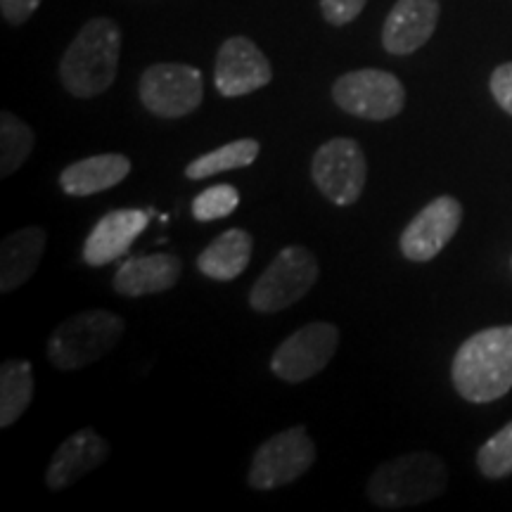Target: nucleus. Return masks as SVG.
Returning a JSON list of instances; mask_svg holds the SVG:
<instances>
[{"instance_id": "1", "label": "nucleus", "mask_w": 512, "mask_h": 512, "mask_svg": "<svg viewBox=\"0 0 512 512\" xmlns=\"http://www.w3.org/2000/svg\"><path fill=\"white\" fill-rule=\"evenodd\" d=\"M451 380L470 403H491L512 389V325L479 330L453 356Z\"/></svg>"}, {"instance_id": "2", "label": "nucleus", "mask_w": 512, "mask_h": 512, "mask_svg": "<svg viewBox=\"0 0 512 512\" xmlns=\"http://www.w3.org/2000/svg\"><path fill=\"white\" fill-rule=\"evenodd\" d=\"M121 29L110 17H93L62 55L60 79L74 98H95L117 79Z\"/></svg>"}, {"instance_id": "3", "label": "nucleus", "mask_w": 512, "mask_h": 512, "mask_svg": "<svg viewBox=\"0 0 512 512\" xmlns=\"http://www.w3.org/2000/svg\"><path fill=\"white\" fill-rule=\"evenodd\" d=\"M448 486L446 463L430 451H415L382 463L370 477L366 494L382 510H401L432 501Z\"/></svg>"}, {"instance_id": "4", "label": "nucleus", "mask_w": 512, "mask_h": 512, "mask_svg": "<svg viewBox=\"0 0 512 512\" xmlns=\"http://www.w3.org/2000/svg\"><path fill=\"white\" fill-rule=\"evenodd\" d=\"M126 323L105 309L81 311L57 325L48 339V358L57 370H81L112 351L124 337Z\"/></svg>"}, {"instance_id": "5", "label": "nucleus", "mask_w": 512, "mask_h": 512, "mask_svg": "<svg viewBox=\"0 0 512 512\" xmlns=\"http://www.w3.org/2000/svg\"><path fill=\"white\" fill-rule=\"evenodd\" d=\"M318 273V261L311 249L302 245L280 249L249 292V306L256 313L290 309L313 290V285L318 283Z\"/></svg>"}, {"instance_id": "6", "label": "nucleus", "mask_w": 512, "mask_h": 512, "mask_svg": "<svg viewBox=\"0 0 512 512\" xmlns=\"http://www.w3.org/2000/svg\"><path fill=\"white\" fill-rule=\"evenodd\" d=\"M311 178L325 200L337 207H351L366 190V152L354 138H332L313 155Z\"/></svg>"}, {"instance_id": "7", "label": "nucleus", "mask_w": 512, "mask_h": 512, "mask_svg": "<svg viewBox=\"0 0 512 512\" xmlns=\"http://www.w3.org/2000/svg\"><path fill=\"white\" fill-rule=\"evenodd\" d=\"M316 463V444L304 425L273 434L256 448L247 484L254 491H271L292 484Z\"/></svg>"}, {"instance_id": "8", "label": "nucleus", "mask_w": 512, "mask_h": 512, "mask_svg": "<svg viewBox=\"0 0 512 512\" xmlns=\"http://www.w3.org/2000/svg\"><path fill=\"white\" fill-rule=\"evenodd\" d=\"M332 100L342 112L366 121H387L401 114L406 88L382 69H356L332 83Z\"/></svg>"}, {"instance_id": "9", "label": "nucleus", "mask_w": 512, "mask_h": 512, "mask_svg": "<svg viewBox=\"0 0 512 512\" xmlns=\"http://www.w3.org/2000/svg\"><path fill=\"white\" fill-rule=\"evenodd\" d=\"M138 95L145 110L159 119L188 117L202 102V72L183 62L152 64L140 76Z\"/></svg>"}, {"instance_id": "10", "label": "nucleus", "mask_w": 512, "mask_h": 512, "mask_svg": "<svg viewBox=\"0 0 512 512\" xmlns=\"http://www.w3.org/2000/svg\"><path fill=\"white\" fill-rule=\"evenodd\" d=\"M337 347V325L325 323V320H313V323L292 332L273 351L271 373L283 382H304L318 375L320 370H325V366L335 358Z\"/></svg>"}, {"instance_id": "11", "label": "nucleus", "mask_w": 512, "mask_h": 512, "mask_svg": "<svg viewBox=\"0 0 512 512\" xmlns=\"http://www.w3.org/2000/svg\"><path fill=\"white\" fill-rule=\"evenodd\" d=\"M460 223H463V204L451 195L437 197L427 207H422L415 219L403 228L399 238L401 254L418 264L432 261L453 240Z\"/></svg>"}, {"instance_id": "12", "label": "nucleus", "mask_w": 512, "mask_h": 512, "mask_svg": "<svg viewBox=\"0 0 512 512\" xmlns=\"http://www.w3.org/2000/svg\"><path fill=\"white\" fill-rule=\"evenodd\" d=\"M273 81V67L261 48L245 36H233L219 48L214 67L216 91L223 98H240Z\"/></svg>"}, {"instance_id": "13", "label": "nucleus", "mask_w": 512, "mask_h": 512, "mask_svg": "<svg viewBox=\"0 0 512 512\" xmlns=\"http://www.w3.org/2000/svg\"><path fill=\"white\" fill-rule=\"evenodd\" d=\"M110 456V441L98 434L93 427H81L72 437L57 446L53 460L46 470V484L50 491H62L88 472L98 470Z\"/></svg>"}, {"instance_id": "14", "label": "nucleus", "mask_w": 512, "mask_h": 512, "mask_svg": "<svg viewBox=\"0 0 512 512\" xmlns=\"http://www.w3.org/2000/svg\"><path fill=\"white\" fill-rule=\"evenodd\" d=\"M150 214L152 211L143 209H114L102 216L83 245V261L88 266L100 268L121 259L147 228Z\"/></svg>"}, {"instance_id": "15", "label": "nucleus", "mask_w": 512, "mask_h": 512, "mask_svg": "<svg viewBox=\"0 0 512 512\" xmlns=\"http://www.w3.org/2000/svg\"><path fill=\"white\" fill-rule=\"evenodd\" d=\"M439 0H396L382 29V46L392 55H411L430 41L439 22Z\"/></svg>"}, {"instance_id": "16", "label": "nucleus", "mask_w": 512, "mask_h": 512, "mask_svg": "<svg viewBox=\"0 0 512 512\" xmlns=\"http://www.w3.org/2000/svg\"><path fill=\"white\" fill-rule=\"evenodd\" d=\"M181 273L183 264L174 254L131 256L119 266L112 287L121 297H147V294L174 290L181 280Z\"/></svg>"}, {"instance_id": "17", "label": "nucleus", "mask_w": 512, "mask_h": 512, "mask_svg": "<svg viewBox=\"0 0 512 512\" xmlns=\"http://www.w3.org/2000/svg\"><path fill=\"white\" fill-rule=\"evenodd\" d=\"M48 235L41 226H29L8 235L0 247V292L22 287L36 273L46 254Z\"/></svg>"}, {"instance_id": "18", "label": "nucleus", "mask_w": 512, "mask_h": 512, "mask_svg": "<svg viewBox=\"0 0 512 512\" xmlns=\"http://www.w3.org/2000/svg\"><path fill=\"white\" fill-rule=\"evenodd\" d=\"M131 174V159L117 152L79 159L60 174V188L69 197H91L119 185Z\"/></svg>"}, {"instance_id": "19", "label": "nucleus", "mask_w": 512, "mask_h": 512, "mask_svg": "<svg viewBox=\"0 0 512 512\" xmlns=\"http://www.w3.org/2000/svg\"><path fill=\"white\" fill-rule=\"evenodd\" d=\"M252 252V235L242 228H230L202 249L200 256H197V268L209 280L228 283V280H235L238 275L245 273L249 261H252Z\"/></svg>"}, {"instance_id": "20", "label": "nucleus", "mask_w": 512, "mask_h": 512, "mask_svg": "<svg viewBox=\"0 0 512 512\" xmlns=\"http://www.w3.org/2000/svg\"><path fill=\"white\" fill-rule=\"evenodd\" d=\"M34 399V368L29 361H5L0 368V427L22 418Z\"/></svg>"}, {"instance_id": "21", "label": "nucleus", "mask_w": 512, "mask_h": 512, "mask_svg": "<svg viewBox=\"0 0 512 512\" xmlns=\"http://www.w3.org/2000/svg\"><path fill=\"white\" fill-rule=\"evenodd\" d=\"M261 145L254 138H240L233 143L219 147V150L207 152L185 166V178L190 181H204L216 174H226V171L245 169V166L254 164L259 157Z\"/></svg>"}, {"instance_id": "22", "label": "nucleus", "mask_w": 512, "mask_h": 512, "mask_svg": "<svg viewBox=\"0 0 512 512\" xmlns=\"http://www.w3.org/2000/svg\"><path fill=\"white\" fill-rule=\"evenodd\" d=\"M34 150V131L15 114H0V176L8 178Z\"/></svg>"}, {"instance_id": "23", "label": "nucleus", "mask_w": 512, "mask_h": 512, "mask_svg": "<svg viewBox=\"0 0 512 512\" xmlns=\"http://www.w3.org/2000/svg\"><path fill=\"white\" fill-rule=\"evenodd\" d=\"M477 467L486 479H503L512 475V422L482 444L477 451Z\"/></svg>"}, {"instance_id": "24", "label": "nucleus", "mask_w": 512, "mask_h": 512, "mask_svg": "<svg viewBox=\"0 0 512 512\" xmlns=\"http://www.w3.org/2000/svg\"><path fill=\"white\" fill-rule=\"evenodd\" d=\"M240 204V192L233 185L221 183L211 185V188L202 190L200 195L192 200V216L197 221H216L226 219V216L233 214Z\"/></svg>"}, {"instance_id": "25", "label": "nucleus", "mask_w": 512, "mask_h": 512, "mask_svg": "<svg viewBox=\"0 0 512 512\" xmlns=\"http://www.w3.org/2000/svg\"><path fill=\"white\" fill-rule=\"evenodd\" d=\"M366 5L368 0H320V12L332 27H344L354 22Z\"/></svg>"}, {"instance_id": "26", "label": "nucleus", "mask_w": 512, "mask_h": 512, "mask_svg": "<svg viewBox=\"0 0 512 512\" xmlns=\"http://www.w3.org/2000/svg\"><path fill=\"white\" fill-rule=\"evenodd\" d=\"M489 88L496 105L512 117V62H505L494 69V74L489 79Z\"/></svg>"}, {"instance_id": "27", "label": "nucleus", "mask_w": 512, "mask_h": 512, "mask_svg": "<svg viewBox=\"0 0 512 512\" xmlns=\"http://www.w3.org/2000/svg\"><path fill=\"white\" fill-rule=\"evenodd\" d=\"M43 0H0V12H3V19L12 27H19V24L29 22V17L34 15Z\"/></svg>"}]
</instances>
